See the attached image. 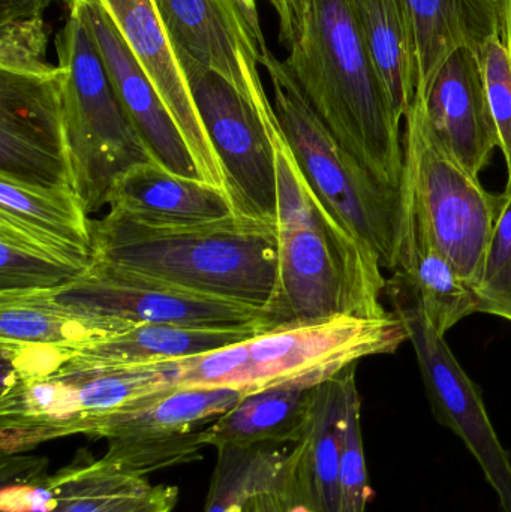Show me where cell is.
Listing matches in <instances>:
<instances>
[{
	"instance_id": "7a4b0ae2",
	"label": "cell",
	"mask_w": 511,
	"mask_h": 512,
	"mask_svg": "<svg viewBox=\"0 0 511 512\" xmlns=\"http://www.w3.org/2000/svg\"><path fill=\"white\" fill-rule=\"evenodd\" d=\"M276 176L279 270L263 333L338 316L387 315L380 259L324 206L284 132L276 138Z\"/></svg>"
},
{
	"instance_id": "277c9868",
	"label": "cell",
	"mask_w": 511,
	"mask_h": 512,
	"mask_svg": "<svg viewBox=\"0 0 511 512\" xmlns=\"http://www.w3.org/2000/svg\"><path fill=\"white\" fill-rule=\"evenodd\" d=\"M408 331L395 312L374 318L338 316L264 331L245 342L182 360L176 385L227 387L243 393L311 372L338 375L375 355L395 354Z\"/></svg>"
},
{
	"instance_id": "603a6c76",
	"label": "cell",
	"mask_w": 511,
	"mask_h": 512,
	"mask_svg": "<svg viewBox=\"0 0 511 512\" xmlns=\"http://www.w3.org/2000/svg\"><path fill=\"white\" fill-rule=\"evenodd\" d=\"M363 45L393 108L405 119L419 87V51L401 0H348Z\"/></svg>"
},
{
	"instance_id": "2e32d148",
	"label": "cell",
	"mask_w": 511,
	"mask_h": 512,
	"mask_svg": "<svg viewBox=\"0 0 511 512\" xmlns=\"http://www.w3.org/2000/svg\"><path fill=\"white\" fill-rule=\"evenodd\" d=\"M414 102L422 107L440 143L468 171L480 176L500 149V138L476 53L468 48L455 51L425 96Z\"/></svg>"
},
{
	"instance_id": "f546056e",
	"label": "cell",
	"mask_w": 511,
	"mask_h": 512,
	"mask_svg": "<svg viewBox=\"0 0 511 512\" xmlns=\"http://www.w3.org/2000/svg\"><path fill=\"white\" fill-rule=\"evenodd\" d=\"M503 195V210L486 254L477 295L479 313L511 322V192Z\"/></svg>"
},
{
	"instance_id": "ba28073f",
	"label": "cell",
	"mask_w": 511,
	"mask_h": 512,
	"mask_svg": "<svg viewBox=\"0 0 511 512\" xmlns=\"http://www.w3.org/2000/svg\"><path fill=\"white\" fill-rule=\"evenodd\" d=\"M207 135L224 168L227 194L239 215L276 222L278 117L264 116L233 84L197 63L179 60Z\"/></svg>"
},
{
	"instance_id": "6da1fadb",
	"label": "cell",
	"mask_w": 511,
	"mask_h": 512,
	"mask_svg": "<svg viewBox=\"0 0 511 512\" xmlns=\"http://www.w3.org/2000/svg\"><path fill=\"white\" fill-rule=\"evenodd\" d=\"M284 60L327 131L369 173L401 189L402 119L360 38L348 0H273Z\"/></svg>"
},
{
	"instance_id": "d4e9b609",
	"label": "cell",
	"mask_w": 511,
	"mask_h": 512,
	"mask_svg": "<svg viewBox=\"0 0 511 512\" xmlns=\"http://www.w3.org/2000/svg\"><path fill=\"white\" fill-rule=\"evenodd\" d=\"M245 394L227 387L176 385L138 408L108 418L90 438H158L200 432L227 414Z\"/></svg>"
},
{
	"instance_id": "3957f363",
	"label": "cell",
	"mask_w": 511,
	"mask_h": 512,
	"mask_svg": "<svg viewBox=\"0 0 511 512\" xmlns=\"http://www.w3.org/2000/svg\"><path fill=\"white\" fill-rule=\"evenodd\" d=\"M92 252L96 261L263 310L278 280V225L239 213L189 227H149L107 213L93 222Z\"/></svg>"
},
{
	"instance_id": "cb8c5ba5",
	"label": "cell",
	"mask_w": 511,
	"mask_h": 512,
	"mask_svg": "<svg viewBox=\"0 0 511 512\" xmlns=\"http://www.w3.org/2000/svg\"><path fill=\"white\" fill-rule=\"evenodd\" d=\"M89 249L0 215V292L54 291L80 279Z\"/></svg>"
},
{
	"instance_id": "836d02e7",
	"label": "cell",
	"mask_w": 511,
	"mask_h": 512,
	"mask_svg": "<svg viewBox=\"0 0 511 512\" xmlns=\"http://www.w3.org/2000/svg\"><path fill=\"white\" fill-rule=\"evenodd\" d=\"M47 29L44 21H15L0 24V69L45 71L51 63L47 54Z\"/></svg>"
},
{
	"instance_id": "f1b7e54d",
	"label": "cell",
	"mask_w": 511,
	"mask_h": 512,
	"mask_svg": "<svg viewBox=\"0 0 511 512\" xmlns=\"http://www.w3.org/2000/svg\"><path fill=\"white\" fill-rule=\"evenodd\" d=\"M47 460L2 454L0 512H53L54 496Z\"/></svg>"
},
{
	"instance_id": "ffe728a7",
	"label": "cell",
	"mask_w": 511,
	"mask_h": 512,
	"mask_svg": "<svg viewBox=\"0 0 511 512\" xmlns=\"http://www.w3.org/2000/svg\"><path fill=\"white\" fill-rule=\"evenodd\" d=\"M416 35L419 87L416 98L428 92L441 66L455 51L479 54L483 45L503 36L501 0H401Z\"/></svg>"
},
{
	"instance_id": "9a60e30c",
	"label": "cell",
	"mask_w": 511,
	"mask_h": 512,
	"mask_svg": "<svg viewBox=\"0 0 511 512\" xmlns=\"http://www.w3.org/2000/svg\"><path fill=\"white\" fill-rule=\"evenodd\" d=\"M89 26L123 108L150 155L177 176L201 179L191 152L152 81L101 0H66Z\"/></svg>"
},
{
	"instance_id": "83f0119b",
	"label": "cell",
	"mask_w": 511,
	"mask_h": 512,
	"mask_svg": "<svg viewBox=\"0 0 511 512\" xmlns=\"http://www.w3.org/2000/svg\"><path fill=\"white\" fill-rule=\"evenodd\" d=\"M107 441L108 448L101 459L126 474L138 477L195 462L200 459L201 450L209 447L206 429L188 435L113 438Z\"/></svg>"
},
{
	"instance_id": "7c38bea8",
	"label": "cell",
	"mask_w": 511,
	"mask_h": 512,
	"mask_svg": "<svg viewBox=\"0 0 511 512\" xmlns=\"http://www.w3.org/2000/svg\"><path fill=\"white\" fill-rule=\"evenodd\" d=\"M129 327L63 306L53 291L0 292L2 372L21 378L50 375L81 346Z\"/></svg>"
},
{
	"instance_id": "4fadbf2b",
	"label": "cell",
	"mask_w": 511,
	"mask_h": 512,
	"mask_svg": "<svg viewBox=\"0 0 511 512\" xmlns=\"http://www.w3.org/2000/svg\"><path fill=\"white\" fill-rule=\"evenodd\" d=\"M411 345L435 420L467 445L497 493L501 510L511 512L510 454L492 426L482 391L437 331H417Z\"/></svg>"
},
{
	"instance_id": "8992f818",
	"label": "cell",
	"mask_w": 511,
	"mask_h": 512,
	"mask_svg": "<svg viewBox=\"0 0 511 512\" xmlns=\"http://www.w3.org/2000/svg\"><path fill=\"white\" fill-rule=\"evenodd\" d=\"M261 65L269 75L279 125L309 185L339 224L372 249L383 268L393 270L401 224V189L384 185L339 146L285 63L269 48Z\"/></svg>"
},
{
	"instance_id": "ac0fdd59",
	"label": "cell",
	"mask_w": 511,
	"mask_h": 512,
	"mask_svg": "<svg viewBox=\"0 0 511 512\" xmlns=\"http://www.w3.org/2000/svg\"><path fill=\"white\" fill-rule=\"evenodd\" d=\"M401 201L395 279L411 292L429 324L446 336L462 319L479 313V295L438 248L413 203L402 192Z\"/></svg>"
},
{
	"instance_id": "e575fe53",
	"label": "cell",
	"mask_w": 511,
	"mask_h": 512,
	"mask_svg": "<svg viewBox=\"0 0 511 512\" xmlns=\"http://www.w3.org/2000/svg\"><path fill=\"white\" fill-rule=\"evenodd\" d=\"M54 0H0V24L15 21H44Z\"/></svg>"
},
{
	"instance_id": "4316f807",
	"label": "cell",
	"mask_w": 511,
	"mask_h": 512,
	"mask_svg": "<svg viewBox=\"0 0 511 512\" xmlns=\"http://www.w3.org/2000/svg\"><path fill=\"white\" fill-rule=\"evenodd\" d=\"M293 445L218 448L204 512H237L249 498L278 486Z\"/></svg>"
},
{
	"instance_id": "5b68a950",
	"label": "cell",
	"mask_w": 511,
	"mask_h": 512,
	"mask_svg": "<svg viewBox=\"0 0 511 512\" xmlns=\"http://www.w3.org/2000/svg\"><path fill=\"white\" fill-rule=\"evenodd\" d=\"M63 72L66 155L72 188L87 212L107 206L117 177L153 159L120 102L86 21L74 6L56 39Z\"/></svg>"
},
{
	"instance_id": "7402d4cb",
	"label": "cell",
	"mask_w": 511,
	"mask_h": 512,
	"mask_svg": "<svg viewBox=\"0 0 511 512\" xmlns=\"http://www.w3.org/2000/svg\"><path fill=\"white\" fill-rule=\"evenodd\" d=\"M261 333L260 327L204 328L185 325H132L113 336L81 346L69 360L108 366H144L197 357Z\"/></svg>"
},
{
	"instance_id": "d6a6232c",
	"label": "cell",
	"mask_w": 511,
	"mask_h": 512,
	"mask_svg": "<svg viewBox=\"0 0 511 512\" xmlns=\"http://www.w3.org/2000/svg\"><path fill=\"white\" fill-rule=\"evenodd\" d=\"M237 512H318L299 444L291 448L278 486L252 496Z\"/></svg>"
},
{
	"instance_id": "d6986e66",
	"label": "cell",
	"mask_w": 511,
	"mask_h": 512,
	"mask_svg": "<svg viewBox=\"0 0 511 512\" xmlns=\"http://www.w3.org/2000/svg\"><path fill=\"white\" fill-rule=\"evenodd\" d=\"M335 376L329 372L305 373L245 394L207 427V444L216 450L299 444L308 432L318 388Z\"/></svg>"
},
{
	"instance_id": "9c48e42d",
	"label": "cell",
	"mask_w": 511,
	"mask_h": 512,
	"mask_svg": "<svg viewBox=\"0 0 511 512\" xmlns=\"http://www.w3.org/2000/svg\"><path fill=\"white\" fill-rule=\"evenodd\" d=\"M53 297L71 309L129 325L261 328L264 316L263 309L251 304L201 294L96 259L80 279L54 289Z\"/></svg>"
},
{
	"instance_id": "484cf974",
	"label": "cell",
	"mask_w": 511,
	"mask_h": 512,
	"mask_svg": "<svg viewBox=\"0 0 511 512\" xmlns=\"http://www.w3.org/2000/svg\"><path fill=\"white\" fill-rule=\"evenodd\" d=\"M0 215L93 249V222L72 186L30 185L0 176Z\"/></svg>"
},
{
	"instance_id": "e0dca14e",
	"label": "cell",
	"mask_w": 511,
	"mask_h": 512,
	"mask_svg": "<svg viewBox=\"0 0 511 512\" xmlns=\"http://www.w3.org/2000/svg\"><path fill=\"white\" fill-rule=\"evenodd\" d=\"M107 206L113 215L149 227L209 224L236 213L227 192L201 179L177 176L155 159L117 177Z\"/></svg>"
},
{
	"instance_id": "30bf717a",
	"label": "cell",
	"mask_w": 511,
	"mask_h": 512,
	"mask_svg": "<svg viewBox=\"0 0 511 512\" xmlns=\"http://www.w3.org/2000/svg\"><path fill=\"white\" fill-rule=\"evenodd\" d=\"M63 72L0 69V176L72 186L66 155Z\"/></svg>"
},
{
	"instance_id": "5bb4252c",
	"label": "cell",
	"mask_w": 511,
	"mask_h": 512,
	"mask_svg": "<svg viewBox=\"0 0 511 512\" xmlns=\"http://www.w3.org/2000/svg\"><path fill=\"white\" fill-rule=\"evenodd\" d=\"M170 111L203 182L227 192L224 168L198 113L153 0H101ZM228 195V194H227Z\"/></svg>"
},
{
	"instance_id": "1f68e13d",
	"label": "cell",
	"mask_w": 511,
	"mask_h": 512,
	"mask_svg": "<svg viewBox=\"0 0 511 512\" xmlns=\"http://www.w3.org/2000/svg\"><path fill=\"white\" fill-rule=\"evenodd\" d=\"M480 71L486 95L500 138V150L507 167V180L511 179V59L509 48L501 36L489 39L479 54Z\"/></svg>"
},
{
	"instance_id": "8fae6325",
	"label": "cell",
	"mask_w": 511,
	"mask_h": 512,
	"mask_svg": "<svg viewBox=\"0 0 511 512\" xmlns=\"http://www.w3.org/2000/svg\"><path fill=\"white\" fill-rule=\"evenodd\" d=\"M153 3L179 60L215 71L264 116H276L258 72L266 41L236 0Z\"/></svg>"
},
{
	"instance_id": "4dcf8cb0",
	"label": "cell",
	"mask_w": 511,
	"mask_h": 512,
	"mask_svg": "<svg viewBox=\"0 0 511 512\" xmlns=\"http://www.w3.org/2000/svg\"><path fill=\"white\" fill-rule=\"evenodd\" d=\"M362 400L357 390L356 373L348 382L347 423L341 459V486L338 512H366L369 502L368 469L362 436Z\"/></svg>"
},
{
	"instance_id": "8d00e7d4",
	"label": "cell",
	"mask_w": 511,
	"mask_h": 512,
	"mask_svg": "<svg viewBox=\"0 0 511 512\" xmlns=\"http://www.w3.org/2000/svg\"><path fill=\"white\" fill-rule=\"evenodd\" d=\"M236 2L239 3L240 8L243 9L254 29L261 33L260 23H258L257 0H236Z\"/></svg>"
},
{
	"instance_id": "44dd1931",
	"label": "cell",
	"mask_w": 511,
	"mask_h": 512,
	"mask_svg": "<svg viewBox=\"0 0 511 512\" xmlns=\"http://www.w3.org/2000/svg\"><path fill=\"white\" fill-rule=\"evenodd\" d=\"M53 512H174L179 489L150 484L80 451L65 468L51 474Z\"/></svg>"
},
{
	"instance_id": "d590c367",
	"label": "cell",
	"mask_w": 511,
	"mask_h": 512,
	"mask_svg": "<svg viewBox=\"0 0 511 512\" xmlns=\"http://www.w3.org/2000/svg\"><path fill=\"white\" fill-rule=\"evenodd\" d=\"M501 14H503V36L501 38L509 48L511 59V0H501ZM504 192H511V179L507 180Z\"/></svg>"
},
{
	"instance_id": "52a82bcc",
	"label": "cell",
	"mask_w": 511,
	"mask_h": 512,
	"mask_svg": "<svg viewBox=\"0 0 511 512\" xmlns=\"http://www.w3.org/2000/svg\"><path fill=\"white\" fill-rule=\"evenodd\" d=\"M401 192L438 248L477 291L504 195L489 192L440 143L417 102L405 116Z\"/></svg>"
}]
</instances>
